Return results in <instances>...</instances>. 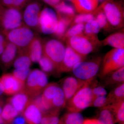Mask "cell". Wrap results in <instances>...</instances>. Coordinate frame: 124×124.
I'll return each mask as SVG.
<instances>
[{
	"label": "cell",
	"mask_w": 124,
	"mask_h": 124,
	"mask_svg": "<svg viewBox=\"0 0 124 124\" xmlns=\"http://www.w3.org/2000/svg\"><path fill=\"white\" fill-rule=\"evenodd\" d=\"M106 0H98V1L99 2H103Z\"/></svg>",
	"instance_id": "49"
},
{
	"label": "cell",
	"mask_w": 124,
	"mask_h": 124,
	"mask_svg": "<svg viewBox=\"0 0 124 124\" xmlns=\"http://www.w3.org/2000/svg\"><path fill=\"white\" fill-rule=\"evenodd\" d=\"M85 119L79 112H69L64 114L59 121L60 124H83Z\"/></svg>",
	"instance_id": "26"
},
{
	"label": "cell",
	"mask_w": 124,
	"mask_h": 124,
	"mask_svg": "<svg viewBox=\"0 0 124 124\" xmlns=\"http://www.w3.org/2000/svg\"><path fill=\"white\" fill-rule=\"evenodd\" d=\"M83 124H99L96 119L85 120Z\"/></svg>",
	"instance_id": "43"
},
{
	"label": "cell",
	"mask_w": 124,
	"mask_h": 124,
	"mask_svg": "<svg viewBox=\"0 0 124 124\" xmlns=\"http://www.w3.org/2000/svg\"><path fill=\"white\" fill-rule=\"evenodd\" d=\"M85 26V24L83 23L75 24L70 26V27L64 33L62 40L66 41L72 37L84 33Z\"/></svg>",
	"instance_id": "33"
},
{
	"label": "cell",
	"mask_w": 124,
	"mask_h": 124,
	"mask_svg": "<svg viewBox=\"0 0 124 124\" xmlns=\"http://www.w3.org/2000/svg\"><path fill=\"white\" fill-rule=\"evenodd\" d=\"M93 80L90 83L91 90L93 96V99L99 96H106L107 92L103 85H99L98 82H93Z\"/></svg>",
	"instance_id": "37"
},
{
	"label": "cell",
	"mask_w": 124,
	"mask_h": 124,
	"mask_svg": "<svg viewBox=\"0 0 124 124\" xmlns=\"http://www.w3.org/2000/svg\"><path fill=\"white\" fill-rule=\"evenodd\" d=\"M67 45L70 46L78 53L87 56L101 46L100 40L97 36H88L84 33L72 37L66 41Z\"/></svg>",
	"instance_id": "1"
},
{
	"label": "cell",
	"mask_w": 124,
	"mask_h": 124,
	"mask_svg": "<svg viewBox=\"0 0 124 124\" xmlns=\"http://www.w3.org/2000/svg\"><path fill=\"white\" fill-rule=\"evenodd\" d=\"M43 54L54 63L59 73L65 54L66 46L62 41L55 39L43 41Z\"/></svg>",
	"instance_id": "8"
},
{
	"label": "cell",
	"mask_w": 124,
	"mask_h": 124,
	"mask_svg": "<svg viewBox=\"0 0 124 124\" xmlns=\"http://www.w3.org/2000/svg\"><path fill=\"white\" fill-rule=\"evenodd\" d=\"M24 24L21 9L16 8L4 9L0 18V25L3 32L18 28Z\"/></svg>",
	"instance_id": "9"
},
{
	"label": "cell",
	"mask_w": 124,
	"mask_h": 124,
	"mask_svg": "<svg viewBox=\"0 0 124 124\" xmlns=\"http://www.w3.org/2000/svg\"><path fill=\"white\" fill-rule=\"evenodd\" d=\"M5 104V103L4 99L2 97H1V96H0V115L1 114L2 109H3Z\"/></svg>",
	"instance_id": "44"
},
{
	"label": "cell",
	"mask_w": 124,
	"mask_h": 124,
	"mask_svg": "<svg viewBox=\"0 0 124 124\" xmlns=\"http://www.w3.org/2000/svg\"><path fill=\"white\" fill-rule=\"evenodd\" d=\"M93 13L94 19L97 22L101 30L106 32H112L115 30L109 24L105 14L100 6L93 12Z\"/></svg>",
	"instance_id": "24"
},
{
	"label": "cell",
	"mask_w": 124,
	"mask_h": 124,
	"mask_svg": "<svg viewBox=\"0 0 124 124\" xmlns=\"http://www.w3.org/2000/svg\"><path fill=\"white\" fill-rule=\"evenodd\" d=\"M38 63L41 70L46 73V75H51L54 73V72H56L58 73L55 64L44 54Z\"/></svg>",
	"instance_id": "31"
},
{
	"label": "cell",
	"mask_w": 124,
	"mask_h": 124,
	"mask_svg": "<svg viewBox=\"0 0 124 124\" xmlns=\"http://www.w3.org/2000/svg\"><path fill=\"white\" fill-rule=\"evenodd\" d=\"M19 113L11 104L6 102L1 112V116L7 124L11 123Z\"/></svg>",
	"instance_id": "30"
},
{
	"label": "cell",
	"mask_w": 124,
	"mask_h": 124,
	"mask_svg": "<svg viewBox=\"0 0 124 124\" xmlns=\"http://www.w3.org/2000/svg\"><path fill=\"white\" fill-rule=\"evenodd\" d=\"M32 63L27 49L19 50L13 65L15 69H27L30 68Z\"/></svg>",
	"instance_id": "22"
},
{
	"label": "cell",
	"mask_w": 124,
	"mask_h": 124,
	"mask_svg": "<svg viewBox=\"0 0 124 124\" xmlns=\"http://www.w3.org/2000/svg\"><path fill=\"white\" fill-rule=\"evenodd\" d=\"M7 41L15 45L19 50H27L37 36L30 28L23 24L18 28L3 32Z\"/></svg>",
	"instance_id": "4"
},
{
	"label": "cell",
	"mask_w": 124,
	"mask_h": 124,
	"mask_svg": "<svg viewBox=\"0 0 124 124\" xmlns=\"http://www.w3.org/2000/svg\"><path fill=\"white\" fill-rule=\"evenodd\" d=\"M93 79L87 81L84 85L67 102L66 107L68 111L80 112L90 107L93 99L90 86V83Z\"/></svg>",
	"instance_id": "2"
},
{
	"label": "cell",
	"mask_w": 124,
	"mask_h": 124,
	"mask_svg": "<svg viewBox=\"0 0 124 124\" xmlns=\"http://www.w3.org/2000/svg\"><path fill=\"white\" fill-rule=\"evenodd\" d=\"M102 63L100 74L101 78L124 67V48H113L108 51L104 55Z\"/></svg>",
	"instance_id": "7"
},
{
	"label": "cell",
	"mask_w": 124,
	"mask_h": 124,
	"mask_svg": "<svg viewBox=\"0 0 124 124\" xmlns=\"http://www.w3.org/2000/svg\"><path fill=\"white\" fill-rule=\"evenodd\" d=\"M60 111L53 108L42 113L40 124H59Z\"/></svg>",
	"instance_id": "29"
},
{
	"label": "cell",
	"mask_w": 124,
	"mask_h": 124,
	"mask_svg": "<svg viewBox=\"0 0 124 124\" xmlns=\"http://www.w3.org/2000/svg\"><path fill=\"white\" fill-rule=\"evenodd\" d=\"M29 0H1V2L7 8H16L21 9L27 4Z\"/></svg>",
	"instance_id": "35"
},
{
	"label": "cell",
	"mask_w": 124,
	"mask_h": 124,
	"mask_svg": "<svg viewBox=\"0 0 124 124\" xmlns=\"http://www.w3.org/2000/svg\"><path fill=\"white\" fill-rule=\"evenodd\" d=\"M28 54L33 62H38L43 54V41L37 35L27 49Z\"/></svg>",
	"instance_id": "18"
},
{
	"label": "cell",
	"mask_w": 124,
	"mask_h": 124,
	"mask_svg": "<svg viewBox=\"0 0 124 124\" xmlns=\"http://www.w3.org/2000/svg\"><path fill=\"white\" fill-rule=\"evenodd\" d=\"M48 84L46 73L39 69H33L27 78L24 91L32 98L41 95Z\"/></svg>",
	"instance_id": "5"
},
{
	"label": "cell",
	"mask_w": 124,
	"mask_h": 124,
	"mask_svg": "<svg viewBox=\"0 0 124 124\" xmlns=\"http://www.w3.org/2000/svg\"><path fill=\"white\" fill-rule=\"evenodd\" d=\"M104 107L109 108L112 111L116 123H124V100Z\"/></svg>",
	"instance_id": "27"
},
{
	"label": "cell",
	"mask_w": 124,
	"mask_h": 124,
	"mask_svg": "<svg viewBox=\"0 0 124 124\" xmlns=\"http://www.w3.org/2000/svg\"><path fill=\"white\" fill-rule=\"evenodd\" d=\"M101 46H112L114 48H124V33L123 31L111 33L100 41Z\"/></svg>",
	"instance_id": "21"
},
{
	"label": "cell",
	"mask_w": 124,
	"mask_h": 124,
	"mask_svg": "<svg viewBox=\"0 0 124 124\" xmlns=\"http://www.w3.org/2000/svg\"><path fill=\"white\" fill-rule=\"evenodd\" d=\"M4 9V8L1 6V5H0V18L1 17V15H2Z\"/></svg>",
	"instance_id": "48"
},
{
	"label": "cell",
	"mask_w": 124,
	"mask_h": 124,
	"mask_svg": "<svg viewBox=\"0 0 124 124\" xmlns=\"http://www.w3.org/2000/svg\"><path fill=\"white\" fill-rule=\"evenodd\" d=\"M122 100H124V83L115 87L108 93L106 96V100L104 107Z\"/></svg>",
	"instance_id": "25"
},
{
	"label": "cell",
	"mask_w": 124,
	"mask_h": 124,
	"mask_svg": "<svg viewBox=\"0 0 124 124\" xmlns=\"http://www.w3.org/2000/svg\"><path fill=\"white\" fill-rule=\"evenodd\" d=\"M0 82L4 88V93L13 95L24 90L25 85L19 81L12 73H5L0 77Z\"/></svg>",
	"instance_id": "13"
},
{
	"label": "cell",
	"mask_w": 124,
	"mask_h": 124,
	"mask_svg": "<svg viewBox=\"0 0 124 124\" xmlns=\"http://www.w3.org/2000/svg\"><path fill=\"white\" fill-rule=\"evenodd\" d=\"M31 99V98L24 91L17 93L9 98L6 100V102L11 104L19 114L22 115Z\"/></svg>",
	"instance_id": "15"
},
{
	"label": "cell",
	"mask_w": 124,
	"mask_h": 124,
	"mask_svg": "<svg viewBox=\"0 0 124 124\" xmlns=\"http://www.w3.org/2000/svg\"><path fill=\"white\" fill-rule=\"evenodd\" d=\"M4 93V90L2 84L0 82V96Z\"/></svg>",
	"instance_id": "46"
},
{
	"label": "cell",
	"mask_w": 124,
	"mask_h": 124,
	"mask_svg": "<svg viewBox=\"0 0 124 124\" xmlns=\"http://www.w3.org/2000/svg\"><path fill=\"white\" fill-rule=\"evenodd\" d=\"M120 124H124V123H120Z\"/></svg>",
	"instance_id": "51"
},
{
	"label": "cell",
	"mask_w": 124,
	"mask_h": 124,
	"mask_svg": "<svg viewBox=\"0 0 124 124\" xmlns=\"http://www.w3.org/2000/svg\"><path fill=\"white\" fill-rule=\"evenodd\" d=\"M102 78L103 80V86L115 88L122 84L124 83V67L109 73Z\"/></svg>",
	"instance_id": "19"
},
{
	"label": "cell",
	"mask_w": 124,
	"mask_h": 124,
	"mask_svg": "<svg viewBox=\"0 0 124 124\" xmlns=\"http://www.w3.org/2000/svg\"><path fill=\"white\" fill-rule=\"evenodd\" d=\"M101 30L97 22L95 19H91L85 24L84 33L90 36H97Z\"/></svg>",
	"instance_id": "34"
},
{
	"label": "cell",
	"mask_w": 124,
	"mask_h": 124,
	"mask_svg": "<svg viewBox=\"0 0 124 124\" xmlns=\"http://www.w3.org/2000/svg\"></svg>",
	"instance_id": "52"
},
{
	"label": "cell",
	"mask_w": 124,
	"mask_h": 124,
	"mask_svg": "<svg viewBox=\"0 0 124 124\" xmlns=\"http://www.w3.org/2000/svg\"><path fill=\"white\" fill-rule=\"evenodd\" d=\"M31 70L27 69H15L12 72L14 76L21 83L25 85Z\"/></svg>",
	"instance_id": "36"
},
{
	"label": "cell",
	"mask_w": 124,
	"mask_h": 124,
	"mask_svg": "<svg viewBox=\"0 0 124 124\" xmlns=\"http://www.w3.org/2000/svg\"><path fill=\"white\" fill-rule=\"evenodd\" d=\"M58 23L54 33L55 36L59 39L62 38L68 27L70 26L74 17L58 15Z\"/></svg>",
	"instance_id": "23"
},
{
	"label": "cell",
	"mask_w": 124,
	"mask_h": 124,
	"mask_svg": "<svg viewBox=\"0 0 124 124\" xmlns=\"http://www.w3.org/2000/svg\"><path fill=\"white\" fill-rule=\"evenodd\" d=\"M18 50L15 45L7 41L4 50L0 57L2 66L6 68L11 66L17 55Z\"/></svg>",
	"instance_id": "17"
},
{
	"label": "cell",
	"mask_w": 124,
	"mask_h": 124,
	"mask_svg": "<svg viewBox=\"0 0 124 124\" xmlns=\"http://www.w3.org/2000/svg\"><path fill=\"white\" fill-rule=\"evenodd\" d=\"M0 124H7L5 122L4 120L2 118L1 115H0Z\"/></svg>",
	"instance_id": "47"
},
{
	"label": "cell",
	"mask_w": 124,
	"mask_h": 124,
	"mask_svg": "<svg viewBox=\"0 0 124 124\" xmlns=\"http://www.w3.org/2000/svg\"><path fill=\"white\" fill-rule=\"evenodd\" d=\"M54 8L55 9L57 15L74 17L75 16V9L72 6L62 1L55 6Z\"/></svg>",
	"instance_id": "32"
},
{
	"label": "cell",
	"mask_w": 124,
	"mask_h": 124,
	"mask_svg": "<svg viewBox=\"0 0 124 124\" xmlns=\"http://www.w3.org/2000/svg\"><path fill=\"white\" fill-rule=\"evenodd\" d=\"M100 108L96 119L99 124H116L115 116L110 109L105 107Z\"/></svg>",
	"instance_id": "28"
},
{
	"label": "cell",
	"mask_w": 124,
	"mask_h": 124,
	"mask_svg": "<svg viewBox=\"0 0 124 124\" xmlns=\"http://www.w3.org/2000/svg\"><path fill=\"white\" fill-rule=\"evenodd\" d=\"M106 100V96H99L93 99L90 107L102 108L104 107Z\"/></svg>",
	"instance_id": "39"
},
{
	"label": "cell",
	"mask_w": 124,
	"mask_h": 124,
	"mask_svg": "<svg viewBox=\"0 0 124 124\" xmlns=\"http://www.w3.org/2000/svg\"><path fill=\"white\" fill-rule=\"evenodd\" d=\"M68 0L69 1H70L71 2L72 1V0Z\"/></svg>",
	"instance_id": "50"
},
{
	"label": "cell",
	"mask_w": 124,
	"mask_h": 124,
	"mask_svg": "<svg viewBox=\"0 0 124 124\" xmlns=\"http://www.w3.org/2000/svg\"><path fill=\"white\" fill-rule=\"evenodd\" d=\"M7 41L5 35L2 31L0 32V45L6 44Z\"/></svg>",
	"instance_id": "42"
},
{
	"label": "cell",
	"mask_w": 124,
	"mask_h": 124,
	"mask_svg": "<svg viewBox=\"0 0 124 124\" xmlns=\"http://www.w3.org/2000/svg\"><path fill=\"white\" fill-rule=\"evenodd\" d=\"M86 82L73 77H68L63 80L60 86L64 93L66 103Z\"/></svg>",
	"instance_id": "14"
},
{
	"label": "cell",
	"mask_w": 124,
	"mask_h": 124,
	"mask_svg": "<svg viewBox=\"0 0 124 124\" xmlns=\"http://www.w3.org/2000/svg\"><path fill=\"white\" fill-rule=\"evenodd\" d=\"M41 5L36 1L28 3L23 13V20L25 25L31 29H38V23Z\"/></svg>",
	"instance_id": "11"
},
{
	"label": "cell",
	"mask_w": 124,
	"mask_h": 124,
	"mask_svg": "<svg viewBox=\"0 0 124 124\" xmlns=\"http://www.w3.org/2000/svg\"><path fill=\"white\" fill-rule=\"evenodd\" d=\"M42 0L47 4L54 7L62 1V0Z\"/></svg>",
	"instance_id": "41"
},
{
	"label": "cell",
	"mask_w": 124,
	"mask_h": 124,
	"mask_svg": "<svg viewBox=\"0 0 124 124\" xmlns=\"http://www.w3.org/2000/svg\"><path fill=\"white\" fill-rule=\"evenodd\" d=\"M100 6L113 29L115 30L124 28V11L121 3L113 0H106Z\"/></svg>",
	"instance_id": "3"
},
{
	"label": "cell",
	"mask_w": 124,
	"mask_h": 124,
	"mask_svg": "<svg viewBox=\"0 0 124 124\" xmlns=\"http://www.w3.org/2000/svg\"><path fill=\"white\" fill-rule=\"evenodd\" d=\"M7 43L6 44H5L0 45V57L2 55L4 50Z\"/></svg>",
	"instance_id": "45"
},
{
	"label": "cell",
	"mask_w": 124,
	"mask_h": 124,
	"mask_svg": "<svg viewBox=\"0 0 124 124\" xmlns=\"http://www.w3.org/2000/svg\"><path fill=\"white\" fill-rule=\"evenodd\" d=\"M58 23L57 14L52 9L45 8L41 11L38 23V29L46 35L54 34Z\"/></svg>",
	"instance_id": "10"
},
{
	"label": "cell",
	"mask_w": 124,
	"mask_h": 124,
	"mask_svg": "<svg viewBox=\"0 0 124 124\" xmlns=\"http://www.w3.org/2000/svg\"><path fill=\"white\" fill-rule=\"evenodd\" d=\"M93 19H94V16L93 12L90 13L79 14L75 16L70 26L79 23L85 24L90 20Z\"/></svg>",
	"instance_id": "38"
},
{
	"label": "cell",
	"mask_w": 124,
	"mask_h": 124,
	"mask_svg": "<svg viewBox=\"0 0 124 124\" xmlns=\"http://www.w3.org/2000/svg\"><path fill=\"white\" fill-rule=\"evenodd\" d=\"M101 57L94 58L89 61H82L75 65L72 71L75 77L88 81L95 78L102 63Z\"/></svg>",
	"instance_id": "6"
},
{
	"label": "cell",
	"mask_w": 124,
	"mask_h": 124,
	"mask_svg": "<svg viewBox=\"0 0 124 124\" xmlns=\"http://www.w3.org/2000/svg\"><path fill=\"white\" fill-rule=\"evenodd\" d=\"M21 115L28 124H40L42 117V112L32 99Z\"/></svg>",
	"instance_id": "16"
},
{
	"label": "cell",
	"mask_w": 124,
	"mask_h": 124,
	"mask_svg": "<svg viewBox=\"0 0 124 124\" xmlns=\"http://www.w3.org/2000/svg\"><path fill=\"white\" fill-rule=\"evenodd\" d=\"M86 56L79 54L69 46L67 45L63 60L60 66L59 73L72 71L76 64L86 59Z\"/></svg>",
	"instance_id": "12"
},
{
	"label": "cell",
	"mask_w": 124,
	"mask_h": 124,
	"mask_svg": "<svg viewBox=\"0 0 124 124\" xmlns=\"http://www.w3.org/2000/svg\"><path fill=\"white\" fill-rule=\"evenodd\" d=\"M76 10L79 14L93 13L98 8V0H72Z\"/></svg>",
	"instance_id": "20"
},
{
	"label": "cell",
	"mask_w": 124,
	"mask_h": 124,
	"mask_svg": "<svg viewBox=\"0 0 124 124\" xmlns=\"http://www.w3.org/2000/svg\"><path fill=\"white\" fill-rule=\"evenodd\" d=\"M16 117L13 121V124H25L26 121L23 116Z\"/></svg>",
	"instance_id": "40"
}]
</instances>
